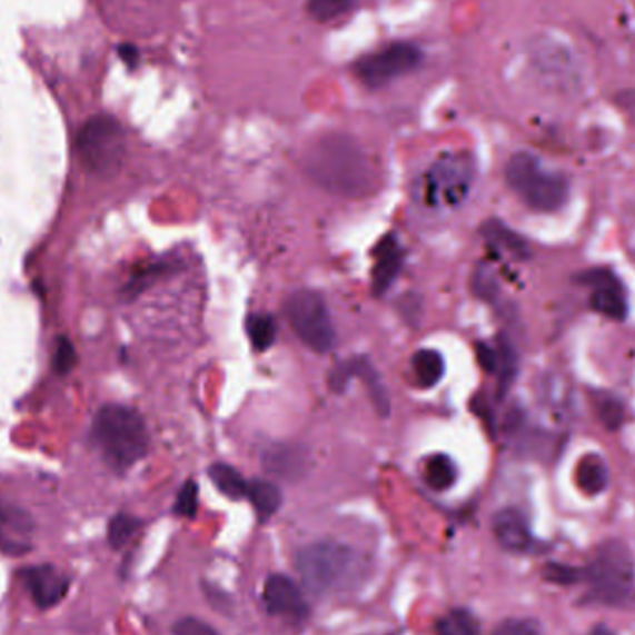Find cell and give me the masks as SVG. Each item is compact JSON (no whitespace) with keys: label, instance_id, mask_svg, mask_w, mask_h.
Here are the masks:
<instances>
[{"label":"cell","instance_id":"7","mask_svg":"<svg viewBox=\"0 0 635 635\" xmlns=\"http://www.w3.org/2000/svg\"><path fill=\"white\" fill-rule=\"evenodd\" d=\"M125 130L112 116H96L88 119L77 138V149L86 168L99 175L118 171L123 162Z\"/></svg>","mask_w":635,"mask_h":635},{"label":"cell","instance_id":"32","mask_svg":"<svg viewBox=\"0 0 635 635\" xmlns=\"http://www.w3.org/2000/svg\"><path fill=\"white\" fill-rule=\"evenodd\" d=\"M576 570L570 567H562V565H552L548 570H546V579H552V582H557V584H570L576 579Z\"/></svg>","mask_w":635,"mask_h":635},{"label":"cell","instance_id":"10","mask_svg":"<svg viewBox=\"0 0 635 635\" xmlns=\"http://www.w3.org/2000/svg\"><path fill=\"white\" fill-rule=\"evenodd\" d=\"M262 598L266 609L274 617L285 618L288 623H305L309 617V604L305 601L304 591L285 574H274L266 579Z\"/></svg>","mask_w":635,"mask_h":635},{"label":"cell","instance_id":"16","mask_svg":"<svg viewBox=\"0 0 635 635\" xmlns=\"http://www.w3.org/2000/svg\"><path fill=\"white\" fill-rule=\"evenodd\" d=\"M404 266V251L398 240L388 237L376 249V266H374V290L376 294L387 292L388 287L396 281L399 270Z\"/></svg>","mask_w":635,"mask_h":635},{"label":"cell","instance_id":"8","mask_svg":"<svg viewBox=\"0 0 635 635\" xmlns=\"http://www.w3.org/2000/svg\"><path fill=\"white\" fill-rule=\"evenodd\" d=\"M288 320L296 337L316 354H327L337 344V331L326 299L315 290H298L288 299Z\"/></svg>","mask_w":635,"mask_h":635},{"label":"cell","instance_id":"22","mask_svg":"<svg viewBox=\"0 0 635 635\" xmlns=\"http://www.w3.org/2000/svg\"><path fill=\"white\" fill-rule=\"evenodd\" d=\"M457 467L456 463L452 462L450 457L445 454H437V456L429 457L426 465H424V482L428 484L434 490H448L454 487L457 482Z\"/></svg>","mask_w":635,"mask_h":635},{"label":"cell","instance_id":"24","mask_svg":"<svg viewBox=\"0 0 635 635\" xmlns=\"http://www.w3.org/2000/svg\"><path fill=\"white\" fill-rule=\"evenodd\" d=\"M249 343L257 351H266L276 343V320L270 315H251L246 321Z\"/></svg>","mask_w":635,"mask_h":635},{"label":"cell","instance_id":"35","mask_svg":"<svg viewBox=\"0 0 635 635\" xmlns=\"http://www.w3.org/2000/svg\"><path fill=\"white\" fill-rule=\"evenodd\" d=\"M394 635H396V634H394Z\"/></svg>","mask_w":635,"mask_h":635},{"label":"cell","instance_id":"1","mask_svg":"<svg viewBox=\"0 0 635 635\" xmlns=\"http://www.w3.org/2000/svg\"><path fill=\"white\" fill-rule=\"evenodd\" d=\"M304 166L316 185L335 196H366L376 182L365 149L346 135L320 138L305 155Z\"/></svg>","mask_w":635,"mask_h":635},{"label":"cell","instance_id":"14","mask_svg":"<svg viewBox=\"0 0 635 635\" xmlns=\"http://www.w3.org/2000/svg\"><path fill=\"white\" fill-rule=\"evenodd\" d=\"M493 532L502 548L509 552L528 550L532 545V534L526 517L518 509H502L493 520Z\"/></svg>","mask_w":635,"mask_h":635},{"label":"cell","instance_id":"30","mask_svg":"<svg viewBox=\"0 0 635 635\" xmlns=\"http://www.w3.org/2000/svg\"><path fill=\"white\" fill-rule=\"evenodd\" d=\"M173 635H221L218 629L212 628L210 624L205 623L201 618L185 617L179 618L173 626Z\"/></svg>","mask_w":635,"mask_h":635},{"label":"cell","instance_id":"31","mask_svg":"<svg viewBox=\"0 0 635 635\" xmlns=\"http://www.w3.org/2000/svg\"><path fill=\"white\" fill-rule=\"evenodd\" d=\"M598 413H601L604 426L609 429L617 428L621 420H623V407H621L617 399L609 398V396L598 401Z\"/></svg>","mask_w":635,"mask_h":635},{"label":"cell","instance_id":"29","mask_svg":"<svg viewBox=\"0 0 635 635\" xmlns=\"http://www.w3.org/2000/svg\"><path fill=\"white\" fill-rule=\"evenodd\" d=\"M493 635H540V626L534 618H509Z\"/></svg>","mask_w":635,"mask_h":635},{"label":"cell","instance_id":"9","mask_svg":"<svg viewBox=\"0 0 635 635\" xmlns=\"http://www.w3.org/2000/svg\"><path fill=\"white\" fill-rule=\"evenodd\" d=\"M424 54L413 43L398 41L357 60L354 73L368 88H383L420 68Z\"/></svg>","mask_w":635,"mask_h":635},{"label":"cell","instance_id":"27","mask_svg":"<svg viewBox=\"0 0 635 635\" xmlns=\"http://www.w3.org/2000/svg\"><path fill=\"white\" fill-rule=\"evenodd\" d=\"M484 232L493 246H496L498 249H504L507 254L523 257L524 251H526L523 240H520L515 232L509 231L507 227L498 224V221H490L489 226H485Z\"/></svg>","mask_w":635,"mask_h":635},{"label":"cell","instance_id":"21","mask_svg":"<svg viewBox=\"0 0 635 635\" xmlns=\"http://www.w3.org/2000/svg\"><path fill=\"white\" fill-rule=\"evenodd\" d=\"M576 484L587 495H598L606 489L607 467L598 456H585L576 467Z\"/></svg>","mask_w":635,"mask_h":635},{"label":"cell","instance_id":"19","mask_svg":"<svg viewBox=\"0 0 635 635\" xmlns=\"http://www.w3.org/2000/svg\"><path fill=\"white\" fill-rule=\"evenodd\" d=\"M413 370L421 388H434L445 377V357L435 349H420L413 357Z\"/></svg>","mask_w":635,"mask_h":635},{"label":"cell","instance_id":"11","mask_svg":"<svg viewBox=\"0 0 635 635\" xmlns=\"http://www.w3.org/2000/svg\"><path fill=\"white\" fill-rule=\"evenodd\" d=\"M34 520L29 512L0 500V550L10 556H24L32 550Z\"/></svg>","mask_w":635,"mask_h":635},{"label":"cell","instance_id":"12","mask_svg":"<svg viewBox=\"0 0 635 635\" xmlns=\"http://www.w3.org/2000/svg\"><path fill=\"white\" fill-rule=\"evenodd\" d=\"M23 576L32 601L41 609L57 606L58 602H62L63 596L68 593V574H63L54 565H38V567L27 568Z\"/></svg>","mask_w":635,"mask_h":635},{"label":"cell","instance_id":"33","mask_svg":"<svg viewBox=\"0 0 635 635\" xmlns=\"http://www.w3.org/2000/svg\"><path fill=\"white\" fill-rule=\"evenodd\" d=\"M60 344H62V346L58 348L57 359H54V363H57L58 370L68 371L69 368L73 366V346H71L68 340H60Z\"/></svg>","mask_w":635,"mask_h":635},{"label":"cell","instance_id":"5","mask_svg":"<svg viewBox=\"0 0 635 635\" xmlns=\"http://www.w3.org/2000/svg\"><path fill=\"white\" fill-rule=\"evenodd\" d=\"M506 180L523 202L539 212H554L567 201V179L556 171L546 169L539 158L529 152H517L509 158Z\"/></svg>","mask_w":635,"mask_h":635},{"label":"cell","instance_id":"6","mask_svg":"<svg viewBox=\"0 0 635 635\" xmlns=\"http://www.w3.org/2000/svg\"><path fill=\"white\" fill-rule=\"evenodd\" d=\"M474 160L465 152H446L424 175L421 197L429 207L456 208L467 199L474 182Z\"/></svg>","mask_w":635,"mask_h":635},{"label":"cell","instance_id":"28","mask_svg":"<svg viewBox=\"0 0 635 635\" xmlns=\"http://www.w3.org/2000/svg\"><path fill=\"white\" fill-rule=\"evenodd\" d=\"M197 507H199V490L194 482H186L180 487L179 496L175 500L173 512L175 515L185 518L196 517Z\"/></svg>","mask_w":635,"mask_h":635},{"label":"cell","instance_id":"2","mask_svg":"<svg viewBox=\"0 0 635 635\" xmlns=\"http://www.w3.org/2000/svg\"><path fill=\"white\" fill-rule=\"evenodd\" d=\"M365 556L337 540H316L298 552L296 568L307 589L326 596L354 589L365 578Z\"/></svg>","mask_w":635,"mask_h":635},{"label":"cell","instance_id":"34","mask_svg":"<svg viewBox=\"0 0 635 635\" xmlns=\"http://www.w3.org/2000/svg\"><path fill=\"white\" fill-rule=\"evenodd\" d=\"M119 54L123 58V62L129 63V66L138 63V51L132 46L119 47Z\"/></svg>","mask_w":635,"mask_h":635},{"label":"cell","instance_id":"26","mask_svg":"<svg viewBox=\"0 0 635 635\" xmlns=\"http://www.w3.org/2000/svg\"><path fill=\"white\" fill-rule=\"evenodd\" d=\"M140 526L141 523L138 518L127 515V513H119L110 520V526H108V543L116 550L123 548L135 537Z\"/></svg>","mask_w":635,"mask_h":635},{"label":"cell","instance_id":"23","mask_svg":"<svg viewBox=\"0 0 635 635\" xmlns=\"http://www.w3.org/2000/svg\"><path fill=\"white\" fill-rule=\"evenodd\" d=\"M478 618L474 617L473 613L468 609H450V612L443 615L437 623V635H479Z\"/></svg>","mask_w":635,"mask_h":635},{"label":"cell","instance_id":"13","mask_svg":"<svg viewBox=\"0 0 635 635\" xmlns=\"http://www.w3.org/2000/svg\"><path fill=\"white\" fill-rule=\"evenodd\" d=\"M351 376L365 379L376 409L379 410L383 416H387L388 409H390V399H388L387 388L383 385L381 379H379V374H377L376 368L371 366L370 360L365 359V357H357V359L349 360L346 365L337 368V370L331 374V387L340 390Z\"/></svg>","mask_w":635,"mask_h":635},{"label":"cell","instance_id":"20","mask_svg":"<svg viewBox=\"0 0 635 635\" xmlns=\"http://www.w3.org/2000/svg\"><path fill=\"white\" fill-rule=\"evenodd\" d=\"M208 476L212 479V484L218 487L221 495H226L231 500H242L248 495L249 482H246L242 474L237 468L226 463H216L208 470Z\"/></svg>","mask_w":635,"mask_h":635},{"label":"cell","instance_id":"18","mask_svg":"<svg viewBox=\"0 0 635 635\" xmlns=\"http://www.w3.org/2000/svg\"><path fill=\"white\" fill-rule=\"evenodd\" d=\"M595 290L591 296V305L593 309L598 310L601 315L607 318L621 320L626 315V304H624L623 292L617 282L607 276L606 281L595 282Z\"/></svg>","mask_w":635,"mask_h":635},{"label":"cell","instance_id":"25","mask_svg":"<svg viewBox=\"0 0 635 635\" xmlns=\"http://www.w3.org/2000/svg\"><path fill=\"white\" fill-rule=\"evenodd\" d=\"M359 2L360 0H309L307 10H309L310 18L320 23H329L351 12Z\"/></svg>","mask_w":635,"mask_h":635},{"label":"cell","instance_id":"4","mask_svg":"<svg viewBox=\"0 0 635 635\" xmlns=\"http://www.w3.org/2000/svg\"><path fill=\"white\" fill-rule=\"evenodd\" d=\"M584 578L596 602L607 606H629L635 602L634 562L628 548L618 540H607L595 552Z\"/></svg>","mask_w":635,"mask_h":635},{"label":"cell","instance_id":"15","mask_svg":"<svg viewBox=\"0 0 635 635\" xmlns=\"http://www.w3.org/2000/svg\"><path fill=\"white\" fill-rule=\"evenodd\" d=\"M265 468L277 478L299 479L309 467V456L301 446L276 445L262 457Z\"/></svg>","mask_w":635,"mask_h":635},{"label":"cell","instance_id":"17","mask_svg":"<svg viewBox=\"0 0 635 635\" xmlns=\"http://www.w3.org/2000/svg\"><path fill=\"white\" fill-rule=\"evenodd\" d=\"M251 506H254L260 523H266L274 517L282 504V493L276 484L266 479H254L249 482L248 495H246Z\"/></svg>","mask_w":635,"mask_h":635},{"label":"cell","instance_id":"3","mask_svg":"<svg viewBox=\"0 0 635 635\" xmlns=\"http://www.w3.org/2000/svg\"><path fill=\"white\" fill-rule=\"evenodd\" d=\"M91 437L108 467L118 473L135 467L149 450L146 421L135 409L125 405L101 407L91 424Z\"/></svg>","mask_w":635,"mask_h":635}]
</instances>
